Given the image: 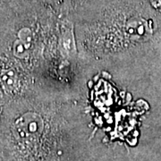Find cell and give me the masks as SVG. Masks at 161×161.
<instances>
[{
	"mask_svg": "<svg viewBox=\"0 0 161 161\" xmlns=\"http://www.w3.org/2000/svg\"><path fill=\"white\" fill-rule=\"evenodd\" d=\"M18 40L23 42V45L26 47L27 49L30 48L31 44V40H32L31 31L29 28H23L20 30L18 32Z\"/></svg>",
	"mask_w": 161,
	"mask_h": 161,
	"instance_id": "cell-1",
	"label": "cell"
},
{
	"mask_svg": "<svg viewBox=\"0 0 161 161\" xmlns=\"http://www.w3.org/2000/svg\"><path fill=\"white\" fill-rule=\"evenodd\" d=\"M26 51H27V48H26V47L23 45L22 41L17 40L14 42V53L17 58H24L26 56V53H27Z\"/></svg>",
	"mask_w": 161,
	"mask_h": 161,
	"instance_id": "cell-2",
	"label": "cell"
}]
</instances>
